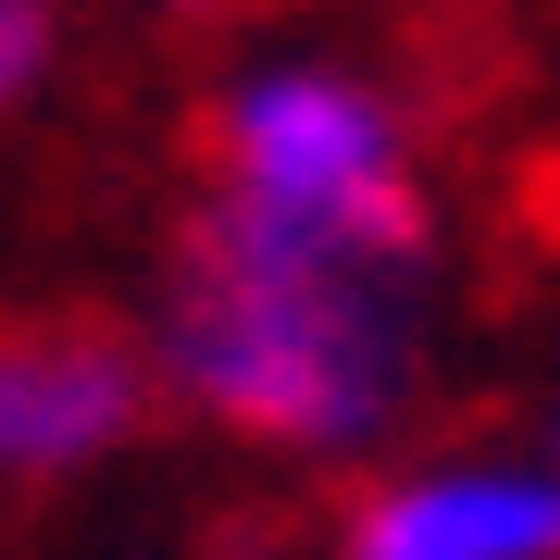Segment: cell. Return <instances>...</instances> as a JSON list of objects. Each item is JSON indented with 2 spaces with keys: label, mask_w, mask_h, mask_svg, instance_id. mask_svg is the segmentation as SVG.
<instances>
[{
  "label": "cell",
  "mask_w": 560,
  "mask_h": 560,
  "mask_svg": "<svg viewBox=\"0 0 560 560\" xmlns=\"http://www.w3.org/2000/svg\"><path fill=\"white\" fill-rule=\"evenodd\" d=\"M150 349L113 337V324H0V499H38V486H75L150 423Z\"/></svg>",
  "instance_id": "3"
},
{
  "label": "cell",
  "mask_w": 560,
  "mask_h": 560,
  "mask_svg": "<svg viewBox=\"0 0 560 560\" xmlns=\"http://www.w3.org/2000/svg\"><path fill=\"white\" fill-rule=\"evenodd\" d=\"M337 560H560V474L548 460H411L349 499Z\"/></svg>",
  "instance_id": "4"
},
{
  "label": "cell",
  "mask_w": 560,
  "mask_h": 560,
  "mask_svg": "<svg viewBox=\"0 0 560 560\" xmlns=\"http://www.w3.org/2000/svg\"><path fill=\"white\" fill-rule=\"evenodd\" d=\"M548 474H560V423H548Z\"/></svg>",
  "instance_id": "7"
},
{
  "label": "cell",
  "mask_w": 560,
  "mask_h": 560,
  "mask_svg": "<svg viewBox=\"0 0 560 560\" xmlns=\"http://www.w3.org/2000/svg\"><path fill=\"white\" fill-rule=\"evenodd\" d=\"M150 13H212V0H150Z\"/></svg>",
  "instance_id": "6"
},
{
  "label": "cell",
  "mask_w": 560,
  "mask_h": 560,
  "mask_svg": "<svg viewBox=\"0 0 560 560\" xmlns=\"http://www.w3.org/2000/svg\"><path fill=\"white\" fill-rule=\"evenodd\" d=\"M62 75V0H0V125Z\"/></svg>",
  "instance_id": "5"
},
{
  "label": "cell",
  "mask_w": 560,
  "mask_h": 560,
  "mask_svg": "<svg viewBox=\"0 0 560 560\" xmlns=\"http://www.w3.org/2000/svg\"><path fill=\"white\" fill-rule=\"evenodd\" d=\"M212 200L312 224V237L436 249L399 101L374 75H349V62H300V50L212 88Z\"/></svg>",
  "instance_id": "2"
},
{
  "label": "cell",
  "mask_w": 560,
  "mask_h": 560,
  "mask_svg": "<svg viewBox=\"0 0 560 560\" xmlns=\"http://www.w3.org/2000/svg\"><path fill=\"white\" fill-rule=\"evenodd\" d=\"M150 386L187 399L212 436L349 460L423 399L436 349V249L312 237V224L200 200L150 300Z\"/></svg>",
  "instance_id": "1"
}]
</instances>
